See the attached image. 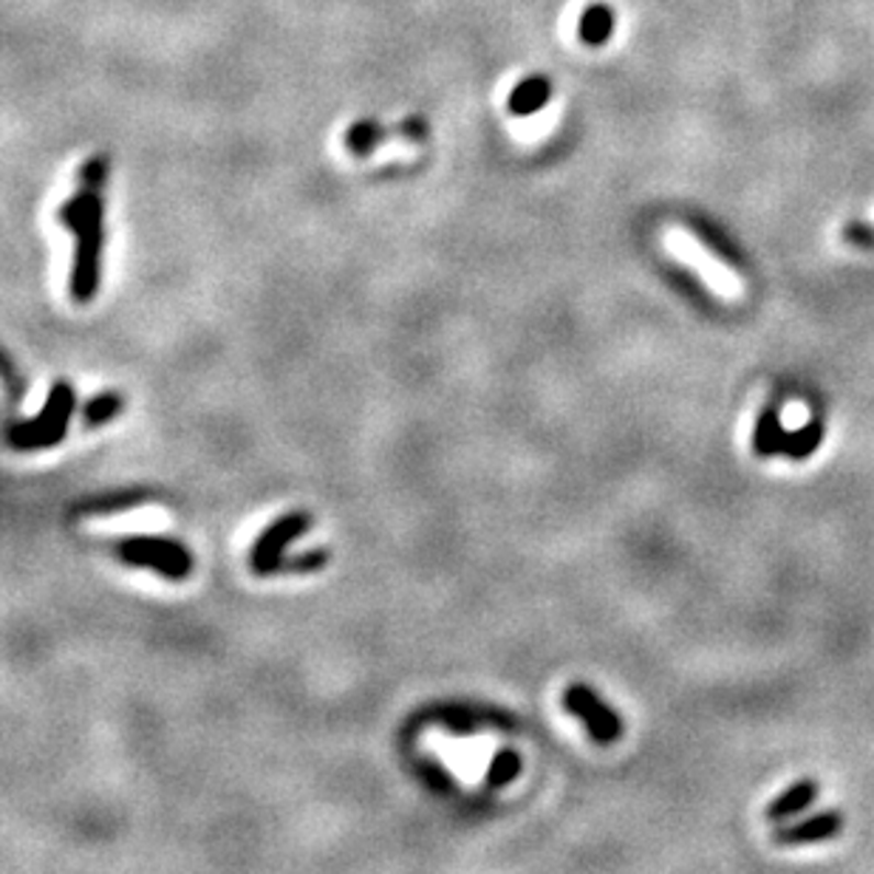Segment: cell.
I'll list each match as a JSON object with an SVG mask.
<instances>
[{"instance_id":"6da1fadb","label":"cell","mask_w":874,"mask_h":874,"mask_svg":"<svg viewBox=\"0 0 874 874\" xmlns=\"http://www.w3.org/2000/svg\"><path fill=\"white\" fill-rule=\"evenodd\" d=\"M108 156L97 153L80 167V185L71 199L63 201L57 221L77 235L68 291L77 303H91L100 291L102 250H106V190Z\"/></svg>"},{"instance_id":"7a4b0ae2","label":"cell","mask_w":874,"mask_h":874,"mask_svg":"<svg viewBox=\"0 0 874 874\" xmlns=\"http://www.w3.org/2000/svg\"><path fill=\"white\" fill-rule=\"evenodd\" d=\"M77 408V394L68 383H54L48 391L46 405L26 422L9 428L7 439L14 451H46L60 444L68 433V422Z\"/></svg>"},{"instance_id":"3957f363","label":"cell","mask_w":874,"mask_h":874,"mask_svg":"<svg viewBox=\"0 0 874 874\" xmlns=\"http://www.w3.org/2000/svg\"><path fill=\"white\" fill-rule=\"evenodd\" d=\"M117 555L128 566L159 572L167 580H185L192 572V555L181 541L165 535H131L117 543Z\"/></svg>"},{"instance_id":"277c9868","label":"cell","mask_w":874,"mask_h":874,"mask_svg":"<svg viewBox=\"0 0 874 874\" xmlns=\"http://www.w3.org/2000/svg\"><path fill=\"white\" fill-rule=\"evenodd\" d=\"M312 527V516L309 512H286L278 521H272L264 532L258 535V541L252 543L250 550V569L255 575H278L280 566L286 561V546L298 541L306 530Z\"/></svg>"},{"instance_id":"5b68a950","label":"cell","mask_w":874,"mask_h":874,"mask_svg":"<svg viewBox=\"0 0 874 874\" xmlns=\"http://www.w3.org/2000/svg\"><path fill=\"white\" fill-rule=\"evenodd\" d=\"M563 708L575 716L577 722L586 728V733L597 744H615L623 735V719L611 705H606L595 688L589 685H569L563 690Z\"/></svg>"},{"instance_id":"8992f818","label":"cell","mask_w":874,"mask_h":874,"mask_svg":"<svg viewBox=\"0 0 874 874\" xmlns=\"http://www.w3.org/2000/svg\"><path fill=\"white\" fill-rule=\"evenodd\" d=\"M394 136H402V140L411 142L428 140V122L422 117H411V120H402L399 125L388 128L377 120H357L345 131V147L354 156H368V153H374L383 142L394 140Z\"/></svg>"},{"instance_id":"52a82bcc","label":"cell","mask_w":874,"mask_h":874,"mask_svg":"<svg viewBox=\"0 0 874 874\" xmlns=\"http://www.w3.org/2000/svg\"><path fill=\"white\" fill-rule=\"evenodd\" d=\"M843 829V815L827 809L818 812L812 818H804L798 823H782L778 829H773V843L775 847H804V843H821L841 834Z\"/></svg>"},{"instance_id":"ba28073f","label":"cell","mask_w":874,"mask_h":874,"mask_svg":"<svg viewBox=\"0 0 874 874\" xmlns=\"http://www.w3.org/2000/svg\"><path fill=\"white\" fill-rule=\"evenodd\" d=\"M671 246H674L676 255H683L688 264H694L696 269L702 272L705 278H708L716 289H724L733 295L735 286H739L733 278V272H730L724 264H719L705 246L696 244V241L690 239V235H685V232H671Z\"/></svg>"},{"instance_id":"9c48e42d","label":"cell","mask_w":874,"mask_h":874,"mask_svg":"<svg viewBox=\"0 0 874 874\" xmlns=\"http://www.w3.org/2000/svg\"><path fill=\"white\" fill-rule=\"evenodd\" d=\"M818 795H821V784L812 782V778H801V782H795L793 787H787L778 798H773V801L767 804L764 818H767L770 823L789 821L793 815L804 812Z\"/></svg>"},{"instance_id":"30bf717a","label":"cell","mask_w":874,"mask_h":874,"mask_svg":"<svg viewBox=\"0 0 874 874\" xmlns=\"http://www.w3.org/2000/svg\"><path fill=\"white\" fill-rule=\"evenodd\" d=\"M552 100V80L546 74H532L527 80L518 82L510 93V113L512 117H532L543 111V106Z\"/></svg>"},{"instance_id":"8fae6325","label":"cell","mask_w":874,"mask_h":874,"mask_svg":"<svg viewBox=\"0 0 874 874\" xmlns=\"http://www.w3.org/2000/svg\"><path fill=\"white\" fill-rule=\"evenodd\" d=\"M617 26V14L615 9L606 7V3H595L586 12L580 14V23H577V34L586 46H606L611 41Z\"/></svg>"},{"instance_id":"7c38bea8","label":"cell","mask_w":874,"mask_h":874,"mask_svg":"<svg viewBox=\"0 0 874 874\" xmlns=\"http://www.w3.org/2000/svg\"><path fill=\"white\" fill-rule=\"evenodd\" d=\"M782 439H784L782 413H778V408H775V405H767V408L762 411V417H759V422H755L753 453L759 458L775 456V453L782 451Z\"/></svg>"},{"instance_id":"4fadbf2b","label":"cell","mask_w":874,"mask_h":874,"mask_svg":"<svg viewBox=\"0 0 874 874\" xmlns=\"http://www.w3.org/2000/svg\"><path fill=\"white\" fill-rule=\"evenodd\" d=\"M821 439H823V422L821 419H809L801 431L784 433L782 451L778 453L793 458V462H804V458H809L818 447H821Z\"/></svg>"},{"instance_id":"5bb4252c","label":"cell","mask_w":874,"mask_h":874,"mask_svg":"<svg viewBox=\"0 0 874 874\" xmlns=\"http://www.w3.org/2000/svg\"><path fill=\"white\" fill-rule=\"evenodd\" d=\"M122 408H125V397L120 391H102L88 399V405L82 408V422L88 428H100V424L111 422L113 417H120Z\"/></svg>"},{"instance_id":"9a60e30c","label":"cell","mask_w":874,"mask_h":874,"mask_svg":"<svg viewBox=\"0 0 874 874\" xmlns=\"http://www.w3.org/2000/svg\"><path fill=\"white\" fill-rule=\"evenodd\" d=\"M518 773H521V755L510 748L498 750V753L493 755L490 767H487V784H490V787H504V784H510Z\"/></svg>"},{"instance_id":"2e32d148","label":"cell","mask_w":874,"mask_h":874,"mask_svg":"<svg viewBox=\"0 0 874 874\" xmlns=\"http://www.w3.org/2000/svg\"><path fill=\"white\" fill-rule=\"evenodd\" d=\"M325 563H329V550H309V552H303V555L286 557L284 566H280V572H295V575H303V572L323 569Z\"/></svg>"},{"instance_id":"e0dca14e","label":"cell","mask_w":874,"mask_h":874,"mask_svg":"<svg viewBox=\"0 0 874 874\" xmlns=\"http://www.w3.org/2000/svg\"><path fill=\"white\" fill-rule=\"evenodd\" d=\"M843 241H849L852 246H861V250H874V226L866 224V221H849L843 226Z\"/></svg>"}]
</instances>
